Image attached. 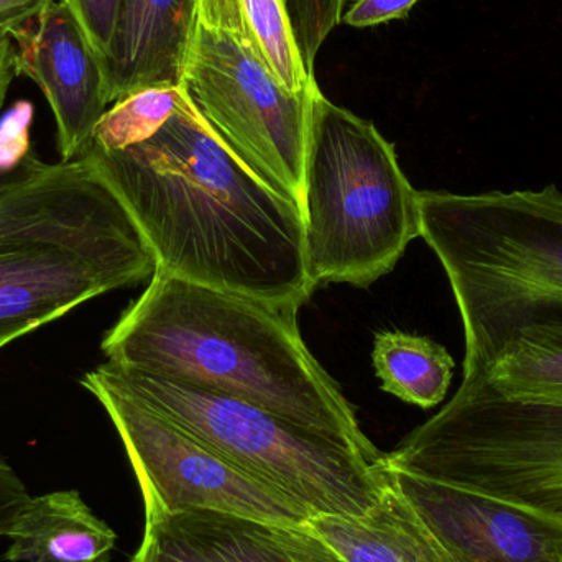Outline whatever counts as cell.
Listing matches in <instances>:
<instances>
[{"instance_id":"obj_1","label":"cell","mask_w":562,"mask_h":562,"mask_svg":"<svg viewBox=\"0 0 562 562\" xmlns=\"http://www.w3.org/2000/svg\"><path fill=\"white\" fill-rule=\"evenodd\" d=\"M82 157L140 227L158 272L296 313L310 300L300 207L240 161L187 95L145 140Z\"/></svg>"},{"instance_id":"obj_13","label":"cell","mask_w":562,"mask_h":562,"mask_svg":"<svg viewBox=\"0 0 562 562\" xmlns=\"http://www.w3.org/2000/svg\"><path fill=\"white\" fill-rule=\"evenodd\" d=\"M194 0H124L105 65L109 104L142 89L180 85Z\"/></svg>"},{"instance_id":"obj_7","label":"cell","mask_w":562,"mask_h":562,"mask_svg":"<svg viewBox=\"0 0 562 562\" xmlns=\"http://www.w3.org/2000/svg\"><path fill=\"white\" fill-rule=\"evenodd\" d=\"M121 436L145 508L239 515L276 527L311 520L303 504L178 428L135 398L105 363L81 379Z\"/></svg>"},{"instance_id":"obj_10","label":"cell","mask_w":562,"mask_h":562,"mask_svg":"<svg viewBox=\"0 0 562 562\" xmlns=\"http://www.w3.org/2000/svg\"><path fill=\"white\" fill-rule=\"evenodd\" d=\"M386 469L393 484L462 562H562V518Z\"/></svg>"},{"instance_id":"obj_19","label":"cell","mask_w":562,"mask_h":562,"mask_svg":"<svg viewBox=\"0 0 562 562\" xmlns=\"http://www.w3.org/2000/svg\"><path fill=\"white\" fill-rule=\"evenodd\" d=\"M180 86L142 89L114 102L95 127L89 148L119 150L154 135L180 104Z\"/></svg>"},{"instance_id":"obj_24","label":"cell","mask_w":562,"mask_h":562,"mask_svg":"<svg viewBox=\"0 0 562 562\" xmlns=\"http://www.w3.org/2000/svg\"><path fill=\"white\" fill-rule=\"evenodd\" d=\"M32 495L12 465L0 454V538H7Z\"/></svg>"},{"instance_id":"obj_18","label":"cell","mask_w":562,"mask_h":562,"mask_svg":"<svg viewBox=\"0 0 562 562\" xmlns=\"http://www.w3.org/2000/svg\"><path fill=\"white\" fill-rule=\"evenodd\" d=\"M372 360L382 390L403 402L429 409L448 395L454 359L429 337L383 330L373 339Z\"/></svg>"},{"instance_id":"obj_8","label":"cell","mask_w":562,"mask_h":562,"mask_svg":"<svg viewBox=\"0 0 562 562\" xmlns=\"http://www.w3.org/2000/svg\"><path fill=\"white\" fill-rule=\"evenodd\" d=\"M155 272L157 259L135 221L71 236L0 237V349Z\"/></svg>"},{"instance_id":"obj_15","label":"cell","mask_w":562,"mask_h":562,"mask_svg":"<svg viewBox=\"0 0 562 562\" xmlns=\"http://www.w3.org/2000/svg\"><path fill=\"white\" fill-rule=\"evenodd\" d=\"M7 538L9 562H109L117 544L78 491L30 498Z\"/></svg>"},{"instance_id":"obj_14","label":"cell","mask_w":562,"mask_h":562,"mask_svg":"<svg viewBox=\"0 0 562 562\" xmlns=\"http://www.w3.org/2000/svg\"><path fill=\"white\" fill-rule=\"evenodd\" d=\"M307 525L344 562H462L392 479L367 514L317 515Z\"/></svg>"},{"instance_id":"obj_2","label":"cell","mask_w":562,"mask_h":562,"mask_svg":"<svg viewBox=\"0 0 562 562\" xmlns=\"http://www.w3.org/2000/svg\"><path fill=\"white\" fill-rule=\"evenodd\" d=\"M101 349L112 366L243 400L347 442L370 461L383 459L304 344L296 311L157 270Z\"/></svg>"},{"instance_id":"obj_4","label":"cell","mask_w":562,"mask_h":562,"mask_svg":"<svg viewBox=\"0 0 562 562\" xmlns=\"http://www.w3.org/2000/svg\"><path fill=\"white\" fill-rule=\"evenodd\" d=\"M419 191L372 122L316 95L303 171L304 263L311 288L369 286L422 237Z\"/></svg>"},{"instance_id":"obj_20","label":"cell","mask_w":562,"mask_h":562,"mask_svg":"<svg viewBox=\"0 0 562 562\" xmlns=\"http://www.w3.org/2000/svg\"><path fill=\"white\" fill-rule=\"evenodd\" d=\"M294 36L307 68L329 33L342 22L346 0H286Z\"/></svg>"},{"instance_id":"obj_26","label":"cell","mask_w":562,"mask_h":562,"mask_svg":"<svg viewBox=\"0 0 562 562\" xmlns=\"http://www.w3.org/2000/svg\"><path fill=\"white\" fill-rule=\"evenodd\" d=\"M15 48L12 38L0 32V109L5 104L7 94L16 78Z\"/></svg>"},{"instance_id":"obj_9","label":"cell","mask_w":562,"mask_h":562,"mask_svg":"<svg viewBox=\"0 0 562 562\" xmlns=\"http://www.w3.org/2000/svg\"><path fill=\"white\" fill-rule=\"evenodd\" d=\"M7 35L15 48L16 75L35 82L52 109L59 161L78 160L91 147L95 127L111 108L101 59L71 10L59 0Z\"/></svg>"},{"instance_id":"obj_17","label":"cell","mask_w":562,"mask_h":562,"mask_svg":"<svg viewBox=\"0 0 562 562\" xmlns=\"http://www.w3.org/2000/svg\"><path fill=\"white\" fill-rule=\"evenodd\" d=\"M514 402L562 406V326L530 327L502 349L474 380Z\"/></svg>"},{"instance_id":"obj_11","label":"cell","mask_w":562,"mask_h":562,"mask_svg":"<svg viewBox=\"0 0 562 562\" xmlns=\"http://www.w3.org/2000/svg\"><path fill=\"white\" fill-rule=\"evenodd\" d=\"M121 198L89 158L49 164L0 191V237L71 236L131 223Z\"/></svg>"},{"instance_id":"obj_23","label":"cell","mask_w":562,"mask_h":562,"mask_svg":"<svg viewBox=\"0 0 562 562\" xmlns=\"http://www.w3.org/2000/svg\"><path fill=\"white\" fill-rule=\"evenodd\" d=\"M418 2L419 0H356L344 12L342 22L353 29L379 26L392 20L406 19L409 10Z\"/></svg>"},{"instance_id":"obj_25","label":"cell","mask_w":562,"mask_h":562,"mask_svg":"<svg viewBox=\"0 0 562 562\" xmlns=\"http://www.w3.org/2000/svg\"><path fill=\"white\" fill-rule=\"evenodd\" d=\"M286 533L297 562H344L319 540L310 525L286 528Z\"/></svg>"},{"instance_id":"obj_22","label":"cell","mask_w":562,"mask_h":562,"mask_svg":"<svg viewBox=\"0 0 562 562\" xmlns=\"http://www.w3.org/2000/svg\"><path fill=\"white\" fill-rule=\"evenodd\" d=\"M29 122H22L13 134L7 132V137L0 135V191L32 180L48 168L49 164L30 148Z\"/></svg>"},{"instance_id":"obj_3","label":"cell","mask_w":562,"mask_h":562,"mask_svg":"<svg viewBox=\"0 0 562 562\" xmlns=\"http://www.w3.org/2000/svg\"><path fill=\"white\" fill-rule=\"evenodd\" d=\"M422 237L451 283L465 337L464 379L518 334L562 326V193L419 191Z\"/></svg>"},{"instance_id":"obj_6","label":"cell","mask_w":562,"mask_h":562,"mask_svg":"<svg viewBox=\"0 0 562 562\" xmlns=\"http://www.w3.org/2000/svg\"><path fill=\"white\" fill-rule=\"evenodd\" d=\"M180 89L213 134L301 211L314 99L284 91L243 30L194 16Z\"/></svg>"},{"instance_id":"obj_16","label":"cell","mask_w":562,"mask_h":562,"mask_svg":"<svg viewBox=\"0 0 562 562\" xmlns=\"http://www.w3.org/2000/svg\"><path fill=\"white\" fill-rule=\"evenodd\" d=\"M194 16L243 30L284 91L304 95L319 88L297 46L286 0H194Z\"/></svg>"},{"instance_id":"obj_5","label":"cell","mask_w":562,"mask_h":562,"mask_svg":"<svg viewBox=\"0 0 562 562\" xmlns=\"http://www.w3.org/2000/svg\"><path fill=\"white\" fill-rule=\"evenodd\" d=\"M109 372L135 398L250 474L317 515L367 514L389 487L385 462L370 461L347 442L288 422L243 400L170 376Z\"/></svg>"},{"instance_id":"obj_21","label":"cell","mask_w":562,"mask_h":562,"mask_svg":"<svg viewBox=\"0 0 562 562\" xmlns=\"http://www.w3.org/2000/svg\"><path fill=\"white\" fill-rule=\"evenodd\" d=\"M78 20L102 66L111 58L124 0H59Z\"/></svg>"},{"instance_id":"obj_12","label":"cell","mask_w":562,"mask_h":562,"mask_svg":"<svg viewBox=\"0 0 562 562\" xmlns=\"http://www.w3.org/2000/svg\"><path fill=\"white\" fill-rule=\"evenodd\" d=\"M286 528L221 512L145 508L131 562H297Z\"/></svg>"}]
</instances>
